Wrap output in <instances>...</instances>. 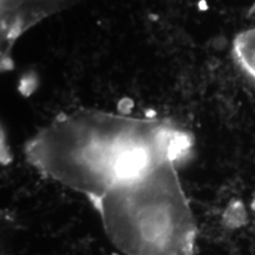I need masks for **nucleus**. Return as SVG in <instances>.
Returning <instances> with one entry per match:
<instances>
[{
    "label": "nucleus",
    "mask_w": 255,
    "mask_h": 255,
    "mask_svg": "<svg viewBox=\"0 0 255 255\" xmlns=\"http://www.w3.org/2000/svg\"><path fill=\"white\" fill-rule=\"evenodd\" d=\"M193 137L161 119L96 109L59 115L25 144L27 162L50 180L95 203L154 159H186Z\"/></svg>",
    "instance_id": "f257e3e1"
},
{
    "label": "nucleus",
    "mask_w": 255,
    "mask_h": 255,
    "mask_svg": "<svg viewBox=\"0 0 255 255\" xmlns=\"http://www.w3.org/2000/svg\"><path fill=\"white\" fill-rule=\"evenodd\" d=\"M181 162L154 159L92 203L122 254L195 255L197 226L178 175Z\"/></svg>",
    "instance_id": "f03ea898"
},
{
    "label": "nucleus",
    "mask_w": 255,
    "mask_h": 255,
    "mask_svg": "<svg viewBox=\"0 0 255 255\" xmlns=\"http://www.w3.org/2000/svg\"><path fill=\"white\" fill-rule=\"evenodd\" d=\"M77 0H0V56L1 69L13 66L12 51L19 38L51 15Z\"/></svg>",
    "instance_id": "7ed1b4c3"
},
{
    "label": "nucleus",
    "mask_w": 255,
    "mask_h": 255,
    "mask_svg": "<svg viewBox=\"0 0 255 255\" xmlns=\"http://www.w3.org/2000/svg\"><path fill=\"white\" fill-rule=\"evenodd\" d=\"M233 52L241 68L255 82V27L242 31L235 37Z\"/></svg>",
    "instance_id": "20e7f679"
}]
</instances>
